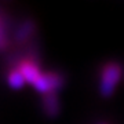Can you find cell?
<instances>
[{
  "instance_id": "obj_7",
  "label": "cell",
  "mask_w": 124,
  "mask_h": 124,
  "mask_svg": "<svg viewBox=\"0 0 124 124\" xmlns=\"http://www.w3.org/2000/svg\"><path fill=\"white\" fill-rule=\"evenodd\" d=\"M99 124H103V123H99Z\"/></svg>"
},
{
  "instance_id": "obj_2",
  "label": "cell",
  "mask_w": 124,
  "mask_h": 124,
  "mask_svg": "<svg viewBox=\"0 0 124 124\" xmlns=\"http://www.w3.org/2000/svg\"><path fill=\"white\" fill-rule=\"evenodd\" d=\"M65 83H66V77L62 73L55 70H50L43 73V76L39 79V81L33 85V88L41 95L51 94V93L58 94L65 87Z\"/></svg>"
},
{
  "instance_id": "obj_3",
  "label": "cell",
  "mask_w": 124,
  "mask_h": 124,
  "mask_svg": "<svg viewBox=\"0 0 124 124\" xmlns=\"http://www.w3.org/2000/svg\"><path fill=\"white\" fill-rule=\"evenodd\" d=\"M21 72L26 84H31L32 87L39 81V79L43 76V72L40 70V62L32 59V58H23L17 63L15 66Z\"/></svg>"
},
{
  "instance_id": "obj_6",
  "label": "cell",
  "mask_w": 124,
  "mask_h": 124,
  "mask_svg": "<svg viewBox=\"0 0 124 124\" xmlns=\"http://www.w3.org/2000/svg\"><path fill=\"white\" fill-rule=\"evenodd\" d=\"M6 80H7L8 87L10 88H13V90H22L23 87H25V84H26V81H25V79H23V76L21 75V72L18 70L15 66L8 70Z\"/></svg>"
},
{
  "instance_id": "obj_4",
  "label": "cell",
  "mask_w": 124,
  "mask_h": 124,
  "mask_svg": "<svg viewBox=\"0 0 124 124\" xmlns=\"http://www.w3.org/2000/svg\"><path fill=\"white\" fill-rule=\"evenodd\" d=\"M37 32V25L32 18H26L18 23V26L13 32V41L17 44H25L31 41L32 37Z\"/></svg>"
},
{
  "instance_id": "obj_5",
  "label": "cell",
  "mask_w": 124,
  "mask_h": 124,
  "mask_svg": "<svg viewBox=\"0 0 124 124\" xmlns=\"http://www.w3.org/2000/svg\"><path fill=\"white\" fill-rule=\"evenodd\" d=\"M40 106L43 110V115L48 119H57L58 116L61 115L62 106H61V101L58 98V94H46L41 97L40 101Z\"/></svg>"
},
{
  "instance_id": "obj_1",
  "label": "cell",
  "mask_w": 124,
  "mask_h": 124,
  "mask_svg": "<svg viewBox=\"0 0 124 124\" xmlns=\"http://www.w3.org/2000/svg\"><path fill=\"white\" fill-rule=\"evenodd\" d=\"M123 68L117 62H108L101 70L98 91L102 98H110L115 94V90L121 80Z\"/></svg>"
}]
</instances>
